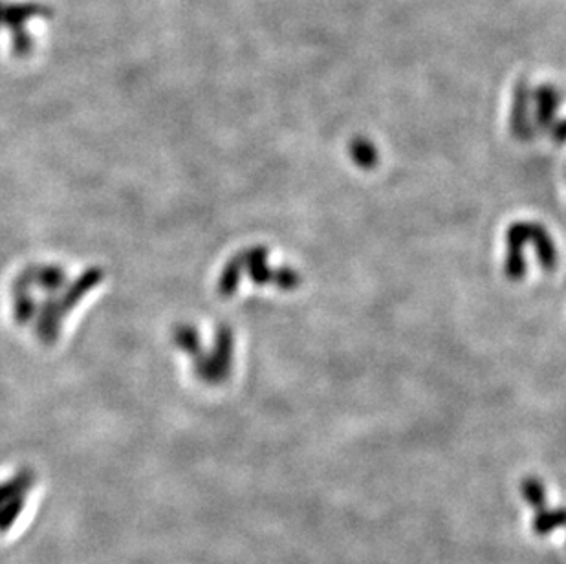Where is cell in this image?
Returning a JSON list of instances; mask_svg holds the SVG:
<instances>
[{
	"instance_id": "7a4b0ae2",
	"label": "cell",
	"mask_w": 566,
	"mask_h": 564,
	"mask_svg": "<svg viewBox=\"0 0 566 564\" xmlns=\"http://www.w3.org/2000/svg\"><path fill=\"white\" fill-rule=\"evenodd\" d=\"M561 526H566V510L541 511L535 517L534 530L537 535H548Z\"/></svg>"
},
{
	"instance_id": "6da1fadb",
	"label": "cell",
	"mask_w": 566,
	"mask_h": 564,
	"mask_svg": "<svg viewBox=\"0 0 566 564\" xmlns=\"http://www.w3.org/2000/svg\"><path fill=\"white\" fill-rule=\"evenodd\" d=\"M39 504V486L30 473L0 477V544H10L30 528Z\"/></svg>"
}]
</instances>
